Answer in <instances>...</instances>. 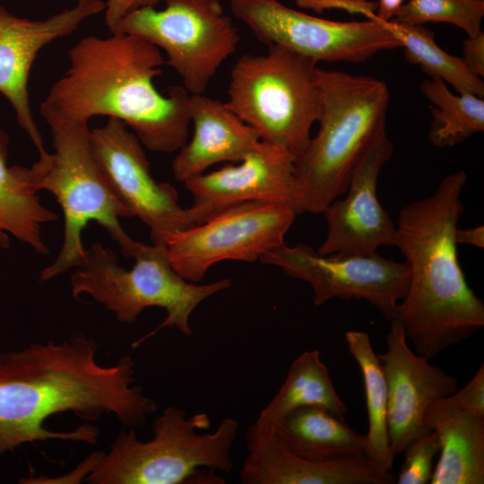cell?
Instances as JSON below:
<instances>
[{"instance_id": "cell-2", "label": "cell", "mask_w": 484, "mask_h": 484, "mask_svg": "<svg viewBox=\"0 0 484 484\" xmlns=\"http://www.w3.org/2000/svg\"><path fill=\"white\" fill-rule=\"evenodd\" d=\"M68 58L67 71L52 84L39 110L88 125L96 116L119 119L153 151L175 152L187 141L190 93L181 85L165 94L155 87L165 65L157 47L112 32L81 39Z\"/></svg>"}, {"instance_id": "cell-23", "label": "cell", "mask_w": 484, "mask_h": 484, "mask_svg": "<svg viewBox=\"0 0 484 484\" xmlns=\"http://www.w3.org/2000/svg\"><path fill=\"white\" fill-rule=\"evenodd\" d=\"M306 406L322 407L342 418L347 411L317 350L304 351L293 360L283 384L255 425L274 431L289 413Z\"/></svg>"}, {"instance_id": "cell-28", "label": "cell", "mask_w": 484, "mask_h": 484, "mask_svg": "<svg viewBox=\"0 0 484 484\" xmlns=\"http://www.w3.org/2000/svg\"><path fill=\"white\" fill-rule=\"evenodd\" d=\"M440 445L433 431L414 439L403 451L404 461L395 482L398 484H426L434 471V459Z\"/></svg>"}, {"instance_id": "cell-18", "label": "cell", "mask_w": 484, "mask_h": 484, "mask_svg": "<svg viewBox=\"0 0 484 484\" xmlns=\"http://www.w3.org/2000/svg\"><path fill=\"white\" fill-rule=\"evenodd\" d=\"M247 455L239 472L243 484H391L395 476L366 454L315 461L291 452L275 431L255 424L246 433Z\"/></svg>"}, {"instance_id": "cell-15", "label": "cell", "mask_w": 484, "mask_h": 484, "mask_svg": "<svg viewBox=\"0 0 484 484\" xmlns=\"http://www.w3.org/2000/svg\"><path fill=\"white\" fill-rule=\"evenodd\" d=\"M393 151V143L384 125L355 165L346 196L333 200L322 212L327 233L318 253L370 255L380 246H394L396 226L376 196L380 172Z\"/></svg>"}, {"instance_id": "cell-7", "label": "cell", "mask_w": 484, "mask_h": 484, "mask_svg": "<svg viewBox=\"0 0 484 484\" xmlns=\"http://www.w3.org/2000/svg\"><path fill=\"white\" fill-rule=\"evenodd\" d=\"M207 414L187 417L178 407H167L152 424V437L138 438L134 428L121 431L108 451L100 452L91 484H181L190 482L201 468L229 472L231 449L238 422L222 419L213 432Z\"/></svg>"}, {"instance_id": "cell-6", "label": "cell", "mask_w": 484, "mask_h": 484, "mask_svg": "<svg viewBox=\"0 0 484 484\" xmlns=\"http://www.w3.org/2000/svg\"><path fill=\"white\" fill-rule=\"evenodd\" d=\"M130 270L123 268L116 253L94 243L85 248L82 262L71 275L73 298L90 295L124 324L134 323L148 307L165 309L167 315L154 330L141 337L139 347L163 328H176L186 336L192 334L190 316L209 297L229 288V279L197 284L182 278L172 267L164 244L141 243Z\"/></svg>"}, {"instance_id": "cell-19", "label": "cell", "mask_w": 484, "mask_h": 484, "mask_svg": "<svg viewBox=\"0 0 484 484\" xmlns=\"http://www.w3.org/2000/svg\"><path fill=\"white\" fill-rule=\"evenodd\" d=\"M192 138L177 151L172 161L176 180L185 182L212 166L236 163L261 143L256 133L225 104L203 94H190Z\"/></svg>"}, {"instance_id": "cell-24", "label": "cell", "mask_w": 484, "mask_h": 484, "mask_svg": "<svg viewBox=\"0 0 484 484\" xmlns=\"http://www.w3.org/2000/svg\"><path fill=\"white\" fill-rule=\"evenodd\" d=\"M345 341L363 378L368 419L366 455L380 468L391 471L394 455L389 444L388 389L382 363L367 332L348 331Z\"/></svg>"}, {"instance_id": "cell-27", "label": "cell", "mask_w": 484, "mask_h": 484, "mask_svg": "<svg viewBox=\"0 0 484 484\" xmlns=\"http://www.w3.org/2000/svg\"><path fill=\"white\" fill-rule=\"evenodd\" d=\"M484 0H409L392 21L421 24L445 22L463 30L467 36L481 30Z\"/></svg>"}, {"instance_id": "cell-8", "label": "cell", "mask_w": 484, "mask_h": 484, "mask_svg": "<svg viewBox=\"0 0 484 484\" xmlns=\"http://www.w3.org/2000/svg\"><path fill=\"white\" fill-rule=\"evenodd\" d=\"M316 65L278 45L267 46L265 54H245L231 69L225 104L261 142L296 158L309 142L320 112Z\"/></svg>"}, {"instance_id": "cell-13", "label": "cell", "mask_w": 484, "mask_h": 484, "mask_svg": "<svg viewBox=\"0 0 484 484\" xmlns=\"http://www.w3.org/2000/svg\"><path fill=\"white\" fill-rule=\"evenodd\" d=\"M96 160L109 186L133 217L150 229L152 244H164L174 234L198 224L191 207L178 203L174 186L158 182L138 137L117 118L91 130Z\"/></svg>"}, {"instance_id": "cell-29", "label": "cell", "mask_w": 484, "mask_h": 484, "mask_svg": "<svg viewBox=\"0 0 484 484\" xmlns=\"http://www.w3.org/2000/svg\"><path fill=\"white\" fill-rule=\"evenodd\" d=\"M303 9L321 14L326 10H340L350 14H361L367 19L376 15L377 2L369 0H294Z\"/></svg>"}, {"instance_id": "cell-32", "label": "cell", "mask_w": 484, "mask_h": 484, "mask_svg": "<svg viewBox=\"0 0 484 484\" xmlns=\"http://www.w3.org/2000/svg\"><path fill=\"white\" fill-rule=\"evenodd\" d=\"M462 57L466 67L479 77L484 76V32L463 39Z\"/></svg>"}, {"instance_id": "cell-30", "label": "cell", "mask_w": 484, "mask_h": 484, "mask_svg": "<svg viewBox=\"0 0 484 484\" xmlns=\"http://www.w3.org/2000/svg\"><path fill=\"white\" fill-rule=\"evenodd\" d=\"M450 396L460 406L484 416V365L479 367L466 385Z\"/></svg>"}, {"instance_id": "cell-5", "label": "cell", "mask_w": 484, "mask_h": 484, "mask_svg": "<svg viewBox=\"0 0 484 484\" xmlns=\"http://www.w3.org/2000/svg\"><path fill=\"white\" fill-rule=\"evenodd\" d=\"M50 128L53 152L39 155L31 166L39 191L50 192L64 213V240L56 259L40 272L48 281L83 260L82 233L89 221L102 226L121 246L125 257H134L142 242L131 238L119 222L133 217L118 200L94 156L88 124L39 110Z\"/></svg>"}, {"instance_id": "cell-3", "label": "cell", "mask_w": 484, "mask_h": 484, "mask_svg": "<svg viewBox=\"0 0 484 484\" xmlns=\"http://www.w3.org/2000/svg\"><path fill=\"white\" fill-rule=\"evenodd\" d=\"M466 182L463 170L445 177L431 195L403 207L397 219L394 246L409 265L410 281L394 319L413 350L428 359L484 325V304L466 281L454 238Z\"/></svg>"}, {"instance_id": "cell-26", "label": "cell", "mask_w": 484, "mask_h": 484, "mask_svg": "<svg viewBox=\"0 0 484 484\" xmlns=\"http://www.w3.org/2000/svg\"><path fill=\"white\" fill-rule=\"evenodd\" d=\"M385 23L400 40L409 63L419 65L430 78H439L448 82L457 92L484 97V82L481 77L472 73L462 57L443 50L436 43L432 30L421 24L395 21Z\"/></svg>"}, {"instance_id": "cell-21", "label": "cell", "mask_w": 484, "mask_h": 484, "mask_svg": "<svg viewBox=\"0 0 484 484\" xmlns=\"http://www.w3.org/2000/svg\"><path fill=\"white\" fill-rule=\"evenodd\" d=\"M8 144V135L0 127V246L9 247L10 233L45 255L48 247L42 227L58 216L40 203L31 167L7 166Z\"/></svg>"}, {"instance_id": "cell-25", "label": "cell", "mask_w": 484, "mask_h": 484, "mask_svg": "<svg viewBox=\"0 0 484 484\" xmlns=\"http://www.w3.org/2000/svg\"><path fill=\"white\" fill-rule=\"evenodd\" d=\"M420 91L432 104L428 137L438 148L455 146L484 131V99L471 93H453L444 81L429 78Z\"/></svg>"}, {"instance_id": "cell-14", "label": "cell", "mask_w": 484, "mask_h": 484, "mask_svg": "<svg viewBox=\"0 0 484 484\" xmlns=\"http://www.w3.org/2000/svg\"><path fill=\"white\" fill-rule=\"evenodd\" d=\"M295 159L289 151L261 142L242 160L185 181L198 222L220 210L247 202L276 203L297 214L305 212Z\"/></svg>"}, {"instance_id": "cell-17", "label": "cell", "mask_w": 484, "mask_h": 484, "mask_svg": "<svg viewBox=\"0 0 484 484\" xmlns=\"http://www.w3.org/2000/svg\"><path fill=\"white\" fill-rule=\"evenodd\" d=\"M386 350L377 354L388 389L387 428L393 454L399 455L417 437L430 431L424 416L436 401L453 394L457 378L409 346L402 324L390 320Z\"/></svg>"}, {"instance_id": "cell-31", "label": "cell", "mask_w": 484, "mask_h": 484, "mask_svg": "<svg viewBox=\"0 0 484 484\" xmlns=\"http://www.w3.org/2000/svg\"><path fill=\"white\" fill-rule=\"evenodd\" d=\"M160 0H107L105 2V22L110 32H114L118 23L128 13L143 8L154 7Z\"/></svg>"}, {"instance_id": "cell-22", "label": "cell", "mask_w": 484, "mask_h": 484, "mask_svg": "<svg viewBox=\"0 0 484 484\" xmlns=\"http://www.w3.org/2000/svg\"><path fill=\"white\" fill-rule=\"evenodd\" d=\"M274 431L291 452L304 458L331 461L366 454L365 436L355 432L344 418L322 407L291 411Z\"/></svg>"}, {"instance_id": "cell-12", "label": "cell", "mask_w": 484, "mask_h": 484, "mask_svg": "<svg viewBox=\"0 0 484 484\" xmlns=\"http://www.w3.org/2000/svg\"><path fill=\"white\" fill-rule=\"evenodd\" d=\"M260 261L308 283L317 307L334 298L364 299L389 321L394 318L409 287V265L377 252L322 255L303 243L292 246L284 244L266 253Z\"/></svg>"}, {"instance_id": "cell-33", "label": "cell", "mask_w": 484, "mask_h": 484, "mask_svg": "<svg viewBox=\"0 0 484 484\" xmlns=\"http://www.w3.org/2000/svg\"><path fill=\"white\" fill-rule=\"evenodd\" d=\"M457 245H470L479 248L484 247V227L478 226L470 229L457 228L454 234Z\"/></svg>"}, {"instance_id": "cell-1", "label": "cell", "mask_w": 484, "mask_h": 484, "mask_svg": "<svg viewBox=\"0 0 484 484\" xmlns=\"http://www.w3.org/2000/svg\"><path fill=\"white\" fill-rule=\"evenodd\" d=\"M99 349L94 339L79 333L0 354V458L50 439L98 442L99 429L90 423L68 432L47 428L45 421L57 413L71 411L87 422L111 414L134 429L157 411L156 402L134 385L132 357L104 366L97 360Z\"/></svg>"}, {"instance_id": "cell-34", "label": "cell", "mask_w": 484, "mask_h": 484, "mask_svg": "<svg viewBox=\"0 0 484 484\" xmlns=\"http://www.w3.org/2000/svg\"><path fill=\"white\" fill-rule=\"evenodd\" d=\"M376 17L382 22L394 19L405 0H377Z\"/></svg>"}, {"instance_id": "cell-20", "label": "cell", "mask_w": 484, "mask_h": 484, "mask_svg": "<svg viewBox=\"0 0 484 484\" xmlns=\"http://www.w3.org/2000/svg\"><path fill=\"white\" fill-rule=\"evenodd\" d=\"M424 422L440 445L430 483L483 484L484 416L460 406L449 395L428 408Z\"/></svg>"}, {"instance_id": "cell-4", "label": "cell", "mask_w": 484, "mask_h": 484, "mask_svg": "<svg viewBox=\"0 0 484 484\" xmlns=\"http://www.w3.org/2000/svg\"><path fill=\"white\" fill-rule=\"evenodd\" d=\"M321 93L319 125L295 159L305 211L322 213L342 196L351 172L379 128L386 124L390 92L379 79L315 68Z\"/></svg>"}, {"instance_id": "cell-11", "label": "cell", "mask_w": 484, "mask_h": 484, "mask_svg": "<svg viewBox=\"0 0 484 484\" xmlns=\"http://www.w3.org/2000/svg\"><path fill=\"white\" fill-rule=\"evenodd\" d=\"M296 215L265 202L224 208L171 236L166 242L169 262L182 278L197 283L220 262H255L284 245Z\"/></svg>"}, {"instance_id": "cell-10", "label": "cell", "mask_w": 484, "mask_h": 484, "mask_svg": "<svg viewBox=\"0 0 484 484\" xmlns=\"http://www.w3.org/2000/svg\"><path fill=\"white\" fill-rule=\"evenodd\" d=\"M229 1L232 13L259 41L289 48L315 63H362L380 51L402 48L376 15L361 22H335L278 0Z\"/></svg>"}, {"instance_id": "cell-16", "label": "cell", "mask_w": 484, "mask_h": 484, "mask_svg": "<svg viewBox=\"0 0 484 484\" xmlns=\"http://www.w3.org/2000/svg\"><path fill=\"white\" fill-rule=\"evenodd\" d=\"M105 6L102 0H78L73 7L48 18L30 20L14 15L0 5V93L13 107L19 125L39 155L48 151L29 98L32 65L42 48L72 34L85 20L104 12Z\"/></svg>"}, {"instance_id": "cell-9", "label": "cell", "mask_w": 484, "mask_h": 484, "mask_svg": "<svg viewBox=\"0 0 484 484\" xmlns=\"http://www.w3.org/2000/svg\"><path fill=\"white\" fill-rule=\"evenodd\" d=\"M164 9H137L114 32L141 38L166 54L165 65L190 94H203L220 66L237 50L238 30L219 0H165ZM112 33V32H111Z\"/></svg>"}]
</instances>
